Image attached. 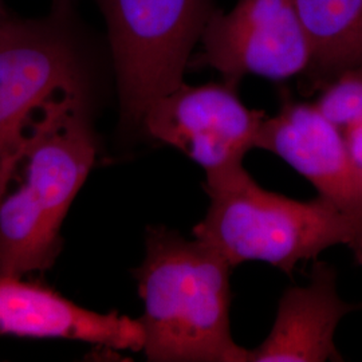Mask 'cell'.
<instances>
[{
	"instance_id": "6da1fadb",
	"label": "cell",
	"mask_w": 362,
	"mask_h": 362,
	"mask_svg": "<svg viewBox=\"0 0 362 362\" xmlns=\"http://www.w3.org/2000/svg\"><path fill=\"white\" fill-rule=\"evenodd\" d=\"M233 266L215 248L149 227L133 272L144 300V354L152 362H247L230 324Z\"/></svg>"
},
{
	"instance_id": "7a4b0ae2",
	"label": "cell",
	"mask_w": 362,
	"mask_h": 362,
	"mask_svg": "<svg viewBox=\"0 0 362 362\" xmlns=\"http://www.w3.org/2000/svg\"><path fill=\"white\" fill-rule=\"evenodd\" d=\"M209 207L194 238L215 248L233 267L264 262L291 275L298 263L327 248L348 246L362 264V227L333 203L309 202L263 189L243 173L204 185Z\"/></svg>"
},
{
	"instance_id": "3957f363",
	"label": "cell",
	"mask_w": 362,
	"mask_h": 362,
	"mask_svg": "<svg viewBox=\"0 0 362 362\" xmlns=\"http://www.w3.org/2000/svg\"><path fill=\"white\" fill-rule=\"evenodd\" d=\"M116 71L121 122L141 127L146 110L184 83L212 0H98Z\"/></svg>"
},
{
	"instance_id": "277c9868",
	"label": "cell",
	"mask_w": 362,
	"mask_h": 362,
	"mask_svg": "<svg viewBox=\"0 0 362 362\" xmlns=\"http://www.w3.org/2000/svg\"><path fill=\"white\" fill-rule=\"evenodd\" d=\"M266 115L248 109L227 83L185 82L157 100L141 121L149 137L189 157L214 185L243 173L245 156L257 148Z\"/></svg>"
},
{
	"instance_id": "5b68a950",
	"label": "cell",
	"mask_w": 362,
	"mask_h": 362,
	"mask_svg": "<svg viewBox=\"0 0 362 362\" xmlns=\"http://www.w3.org/2000/svg\"><path fill=\"white\" fill-rule=\"evenodd\" d=\"M85 90L73 45L52 23L0 22V165L11 177L23 163L31 115L54 95Z\"/></svg>"
},
{
	"instance_id": "8992f818",
	"label": "cell",
	"mask_w": 362,
	"mask_h": 362,
	"mask_svg": "<svg viewBox=\"0 0 362 362\" xmlns=\"http://www.w3.org/2000/svg\"><path fill=\"white\" fill-rule=\"evenodd\" d=\"M199 64L235 88L246 76L284 81L309 69V39L296 0H238L215 11L200 39Z\"/></svg>"
},
{
	"instance_id": "52a82bcc",
	"label": "cell",
	"mask_w": 362,
	"mask_h": 362,
	"mask_svg": "<svg viewBox=\"0 0 362 362\" xmlns=\"http://www.w3.org/2000/svg\"><path fill=\"white\" fill-rule=\"evenodd\" d=\"M22 155L27 187L61 231L97 156L85 90L59 93L39 106L28 118Z\"/></svg>"
},
{
	"instance_id": "ba28073f",
	"label": "cell",
	"mask_w": 362,
	"mask_h": 362,
	"mask_svg": "<svg viewBox=\"0 0 362 362\" xmlns=\"http://www.w3.org/2000/svg\"><path fill=\"white\" fill-rule=\"evenodd\" d=\"M257 149L285 160L322 196L362 227V180L342 132L314 104L286 101L263 121Z\"/></svg>"
},
{
	"instance_id": "9c48e42d",
	"label": "cell",
	"mask_w": 362,
	"mask_h": 362,
	"mask_svg": "<svg viewBox=\"0 0 362 362\" xmlns=\"http://www.w3.org/2000/svg\"><path fill=\"white\" fill-rule=\"evenodd\" d=\"M0 336L62 338L107 349H144L140 320L97 313L66 299L49 287L0 278Z\"/></svg>"
},
{
	"instance_id": "30bf717a",
	"label": "cell",
	"mask_w": 362,
	"mask_h": 362,
	"mask_svg": "<svg viewBox=\"0 0 362 362\" xmlns=\"http://www.w3.org/2000/svg\"><path fill=\"white\" fill-rule=\"evenodd\" d=\"M360 309L362 305L339 297L336 269L315 259L309 285L286 290L270 334L248 351L247 362L342 361L334 342L337 327Z\"/></svg>"
},
{
	"instance_id": "8fae6325",
	"label": "cell",
	"mask_w": 362,
	"mask_h": 362,
	"mask_svg": "<svg viewBox=\"0 0 362 362\" xmlns=\"http://www.w3.org/2000/svg\"><path fill=\"white\" fill-rule=\"evenodd\" d=\"M62 247L58 231L26 182L0 200V278L49 270Z\"/></svg>"
},
{
	"instance_id": "7c38bea8",
	"label": "cell",
	"mask_w": 362,
	"mask_h": 362,
	"mask_svg": "<svg viewBox=\"0 0 362 362\" xmlns=\"http://www.w3.org/2000/svg\"><path fill=\"white\" fill-rule=\"evenodd\" d=\"M315 76L362 66V0H296Z\"/></svg>"
},
{
	"instance_id": "4fadbf2b",
	"label": "cell",
	"mask_w": 362,
	"mask_h": 362,
	"mask_svg": "<svg viewBox=\"0 0 362 362\" xmlns=\"http://www.w3.org/2000/svg\"><path fill=\"white\" fill-rule=\"evenodd\" d=\"M314 105L341 132L362 121V66L337 76Z\"/></svg>"
},
{
	"instance_id": "5bb4252c",
	"label": "cell",
	"mask_w": 362,
	"mask_h": 362,
	"mask_svg": "<svg viewBox=\"0 0 362 362\" xmlns=\"http://www.w3.org/2000/svg\"><path fill=\"white\" fill-rule=\"evenodd\" d=\"M350 160L362 180V121L342 130Z\"/></svg>"
},
{
	"instance_id": "9a60e30c",
	"label": "cell",
	"mask_w": 362,
	"mask_h": 362,
	"mask_svg": "<svg viewBox=\"0 0 362 362\" xmlns=\"http://www.w3.org/2000/svg\"><path fill=\"white\" fill-rule=\"evenodd\" d=\"M11 176H8L3 168H1V165H0V200L3 199V196L7 194V187H8V184H10V181H11Z\"/></svg>"
},
{
	"instance_id": "2e32d148",
	"label": "cell",
	"mask_w": 362,
	"mask_h": 362,
	"mask_svg": "<svg viewBox=\"0 0 362 362\" xmlns=\"http://www.w3.org/2000/svg\"><path fill=\"white\" fill-rule=\"evenodd\" d=\"M67 1L69 0H54V3L58 6V7H61V8H64L66 4H67Z\"/></svg>"
},
{
	"instance_id": "e0dca14e",
	"label": "cell",
	"mask_w": 362,
	"mask_h": 362,
	"mask_svg": "<svg viewBox=\"0 0 362 362\" xmlns=\"http://www.w3.org/2000/svg\"><path fill=\"white\" fill-rule=\"evenodd\" d=\"M6 19V13L3 11V1L0 0V22Z\"/></svg>"
}]
</instances>
